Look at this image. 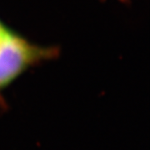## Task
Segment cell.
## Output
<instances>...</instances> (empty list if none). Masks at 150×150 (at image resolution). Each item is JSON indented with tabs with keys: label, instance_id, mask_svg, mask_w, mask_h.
<instances>
[{
	"label": "cell",
	"instance_id": "1",
	"mask_svg": "<svg viewBox=\"0 0 150 150\" xmlns=\"http://www.w3.org/2000/svg\"><path fill=\"white\" fill-rule=\"evenodd\" d=\"M56 49L39 48L6 29L0 36V90L29 65L56 55Z\"/></svg>",
	"mask_w": 150,
	"mask_h": 150
},
{
	"label": "cell",
	"instance_id": "2",
	"mask_svg": "<svg viewBox=\"0 0 150 150\" xmlns=\"http://www.w3.org/2000/svg\"><path fill=\"white\" fill-rule=\"evenodd\" d=\"M5 30H6L5 28L4 27V26H3V25L1 24V23H0V36H1V35H2V34L4 33V32Z\"/></svg>",
	"mask_w": 150,
	"mask_h": 150
}]
</instances>
